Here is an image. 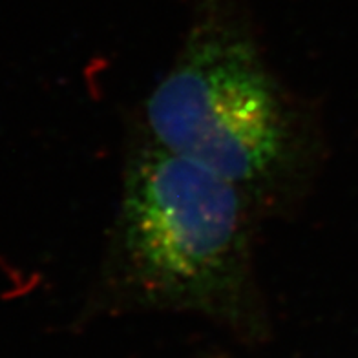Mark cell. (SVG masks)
<instances>
[{"mask_svg": "<svg viewBox=\"0 0 358 358\" xmlns=\"http://www.w3.org/2000/svg\"><path fill=\"white\" fill-rule=\"evenodd\" d=\"M262 214L234 183L137 130L99 267L119 307L187 313L259 338L268 329L256 273Z\"/></svg>", "mask_w": 358, "mask_h": 358, "instance_id": "1", "label": "cell"}, {"mask_svg": "<svg viewBox=\"0 0 358 358\" xmlns=\"http://www.w3.org/2000/svg\"><path fill=\"white\" fill-rule=\"evenodd\" d=\"M152 141L198 161L282 216L311 189L320 137L268 64L240 0H198L174 61L143 104Z\"/></svg>", "mask_w": 358, "mask_h": 358, "instance_id": "2", "label": "cell"}]
</instances>
